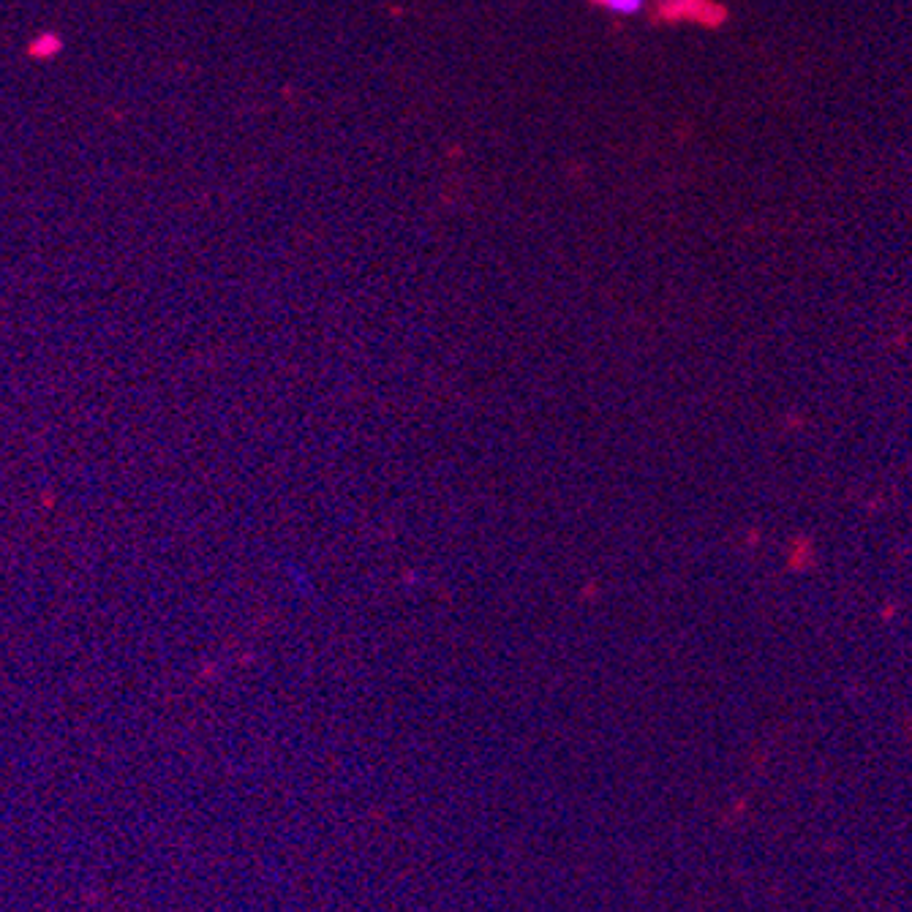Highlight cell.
Masks as SVG:
<instances>
[{
    "label": "cell",
    "instance_id": "obj_1",
    "mask_svg": "<svg viewBox=\"0 0 912 912\" xmlns=\"http://www.w3.org/2000/svg\"><path fill=\"white\" fill-rule=\"evenodd\" d=\"M608 9L621 11V14H632V11H638L643 6V0H602Z\"/></svg>",
    "mask_w": 912,
    "mask_h": 912
}]
</instances>
